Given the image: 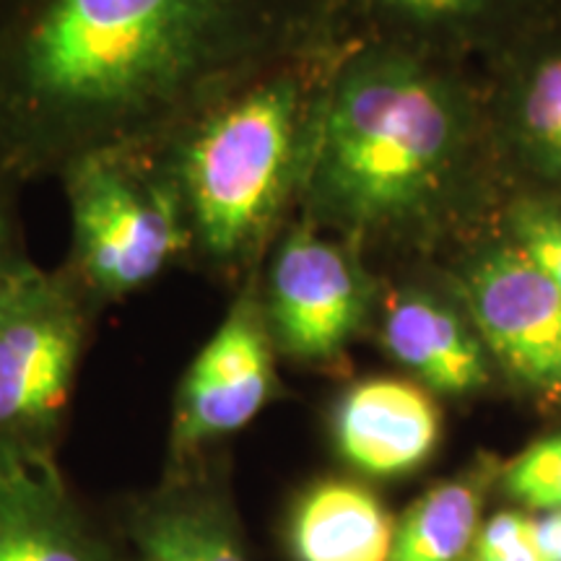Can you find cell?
<instances>
[{"label": "cell", "mask_w": 561, "mask_h": 561, "mask_svg": "<svg viewBox=\"0 0 561 561\" xmlns=\"http://www.w3.org/2000/svg\"><path fill=\"white\" fill-rule=\"evenodd\" d=\"M546 0H341V16L362 11L385 26L421 34H458L528 19Z\"/></svg>", "instance_id": "obj_14"}, {"label": "cell", "mask_w": 561, "mask_h": 561, "mask_svg": "<svg viewBox=\"0 0 561 561\" xmlns=\"http://www.w3.org/2000/svg\"><path fill=\"white\" fill-rule=\"evenodd\" d=\"M5 3H9V0H0V9H3V5H5Z\"/></svg>", "instance_id": "obj_22"}, {"label": "cell", "mask_w": 561, "mask_h": 561, "mask_svg": "<svg viewBox=\"0 0 561 561\" xmlns=\"http://www.w3.org/2000/svg\"><path fill=\"white\" fill-rule=\"evenodd\" d=\"M481 494L468 481L426 491L396 525L390 561H460L479 536Z\"/></svg>", "instance_id": "obj_13"}, {"label": "cell", "mask_w": 561, "mask_h": 561, "mask_svg": "<svg viewBox=\"0 0 561 561\" xmlns=\"http://www.w3.org/2000/svg\"><path fill=\"white\" fill-rule=\"evenodd\" d=\"M481 341L515 380L561 392V297L525 252L500 250L468 273Z\"/></svg>", "instance_id": "obj_8"}, {"label": "cell", "mask_w": 561, "mask_h": 561, "mask_svg": "<svg viewBox=\"0 0 561 561\" xmlns=\"http://www.w3.org/2000/svg\"><path fill=\"white\" fill-rule=\"evenodd\" d=\"M512 500L538 512H561V434L533 442L504 471Z\"/></svg>", "instance_id": "obj_17"}, {"label": "cell", "mask_w": 561, "mask_h": 561, "mask_svg": "<svg viewBox=\"0 0 561 561\" xmlns=\"http://www.w3.org/2000/svg\"><path fill=\"white\" fill-rule=\"evenodd\" d=\"M0 561H123L70 494L58 460H0Z\"/></svg>", "instance_id": "obj_10"}, {"label": "cell", "mask_w": 561, "mask_h": 561, "mask_svg": "<svg viewBox=\"0 0 561 561\" xmlns=\"http://www.w3.org/2000/svg\"><path fill=\"white\" fill-rule=\"evenodd\" d=\"M541 561H543V559H541Z\"/></svg>", "instance_id": "obj_23"}, {"label": "cell", "mask_w": 561, "mask_h": 561, "mask_svg": "<svg viewBox=\"0 0 561 561\" xmlns=\"http://www.w3.org/2000/svg\"><path fill=\"white\" fill-rule=\"evenodd\" d=\"M523 130L536 157L561 178V53L533 68L523 100Z\"/></svg>", "instance_id": "obj_16"}, {"label": "cell", "mask_w": 561, "mask_h": 561, "mask_svg": "<svg viewBox=\"0 0 561 561\" xmlns=\"http://www.w3.org/2000/svg\"><path fill=\"white\" fill-rule=\"evenodd\" d=\"M382 341L426 388L445 396H466L489 380L481 341L458 314L424 294L392 301L385 314Z\"/></svg>", "instance_id": "obj_12"}, {"label": "cell", "mask_w": 561, "mask_h": 561, "mask_svg": "<svg viewBox=\"0 0 561 561\" xmlns=\"http://www.w3.org/2000/svg\"><path fill=\"white\" fill-rule=\"evenodd\" d=\"M335 450L367 476H403L432 458L439 442L437 403L419 385L371 377L343 392L331 419Z\"/></svg>", "instance_id": "obj_9"}, {"label": "cell", "mask_w": 561, "mask_h": 561, "mask_svg": "<svg viewBox=\"0 0 561 561\" xmlns=\"http://www.w3.org/2000/svg\"><path fill=\"white\" fill-rule=\"evenodd\" d=\"M58 182L70 219L60 268L100 314L187 263L185 216L159 146L87 153Z\"/></svg>", "instance_id": "obj_4"}, {"label": "cell", "mask_w": 561, "mask_h": 561, "mask_svg": "<svg viewBox=\"0 0 561 561\" xmlns=\"http://www.w3.org/2000/svg\"><path fill=\"white\" fill-rule=\"evenodd\" d=\"M466 149L458 102L411 53L364 47L331 68L314 125L305 221L348 240L426 214Z\"/></svg>", "instance_id": "obj_2"}, {"label": "cell", "mask_w": 561, "mask_h": 561, "mask_svg": "<svg viewBox=\"0 0 561 561\" xmlns=\"http://www.w3.org/2000/svg\"><path fill=\"white\" fill-rule=\"evenodd\" d=\"M257 291L276 351L310 367L339 359L367 312L354 252L305 219L284 231Z\"/></svg>", "instance_id": "obj_7"}, {"label": "cell", "mask_w": 561, "mask_h": 561, "mask_svg": "<svg viewBox=\"0 0 561 561\" xmlns=\"http://www.w3.org/2000/svg\"><path fill=\"white\" fill-rule=\"evenodd\" d=\"M102 314L60 268L0 291V460H58L83 351Z\"/></svg>", "instance_id": "obj_5"}, {"label": "cell", "mask_w": 561, "mask_h": 561, "mask_svg": "<svg viewBox=\"0 0 561 561\" xmlns=\"http://www.w3.org/2000/svg\"><path fill=\"white\" fill-rule=\"evenodd\" d=\"M341 0H9L0 167L58 180L87 153L159 146L229 91L328 50Z\"/></svg>", "instance_id": "obj_1"}, {"label": "cell", "mask_w": 561, "mask_h": 561, "mask_svg": "<svg viewBox=\"0 0 561 561\" xmlns=\"http://www.w3.org/2000/svg\"><path fill=\"white\" fill-rule=\"evenodd\" d=\"M328 50L276 66L159 144L178 185L187 263L219 278L255 265L310 170Z\"/></svg>", "instance_id": "obj_3"}, {"label": "cell", "mask_w": 561, "mask_h": 561, "mask_svg": "<svg viewBox=\"0 0 561 561\" xmlns=\"http://www.w3.org/2000/svg\"><path fill=\"white\" fill-rule=\"evenodd\" d=\"M21 191L24 185L5 167H0V291L37 265L26 244Z\"/></svg>", "instance_id": "obj_18"}, {"label": "cell", "mask_w": 561, "mask_h": 561, "mask_svg": "<svg viewBox=\"0 0 561 561\" xmlns=\"http://www.w3.org/2000/svg\"><path fill=\"white\" fill-rule=\"evenodd\" d=\"M515 229L520 250L549 276L561 297V216L546 208H525Z\"/></svg>", "instance_id": "obj_20"}, {"label": "cell", "mask_w": 561, "mask_h": 561, "mask_svg": "<svg viewBox=\"0 0 561 561\" xmlns=\"http://www.w3.org/2000/svg\"><path fill=\"white\" fill-rule=\"evenodd\" d=\"M533 541L543 561H561V512H541L533 517Z\"/></svg>", "instance_id": "obj_21"}, {"label": "cell", "mask_w": 561, "mask_h": 561, "mask_svg": "<svg viewBox=\"0 0 561 561\" xmlns=\"http://www.w3.org/2000/svg\"><path fill=\"white\" fill-rule=\"evenodd\" d=\"M476 561H541L533 541V517L502 512L483 525L473 541Z\"/></svg>", "instance_id": "obj_19"}, {"label": "cell", "mask_w": 561, "mask_h": 561, "mask_svg": "<svg viewBox=\"0 0 561 561\" xmlns=\"http://www.w3.org/2000/svg\"><path fill=\"white\" fill-rule=\"evenodd\" d=\"M276 390V343L265 322L261 291L255 280H248L182 375L172 405L167 466L206 458L208 447L244 430Z\"/></svg>", "instance_id": "obj_6"}, {"label": "cell", "mask_w": 561, "mask_h": 561, "mask_svg": "<svg viewBox=\"0 0 561 561\" xmlns=\"http://www.w3.org/2000/svg\"><path fill=\"white\" fill-rule=\"evenodd\" d=\"M128 536L136 546L138 561H198L164 481L130 504Z\"/></svg>", "instance_id": "obj_15"}, {"label": "cell", "mask_w": 561, "mask_h": 561, "mask_svg": "<svg viewBox=\"0 0 561 561\" xmlns=\"http://www.w3.org/2000/svg\"><path fill=\"white\" fill-rule=\"evenodd\" d=\"M396 523L362 483L328 479L299 496L289 520L297 561H390Z\"/></svg>", "instance_id": "obj_11"}]
</instances>
